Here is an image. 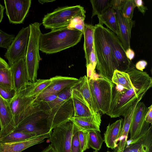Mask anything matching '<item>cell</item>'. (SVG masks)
I'll return each instance as SVG.
<instances>
[{
    "label": "cell",
    "mask_w": 152,
    "mask_h": 152,
    "mask_svg": "<svg viewBox=\"0 0 152 152\" xmlns=\"http://www.w3.org/2000/svg\"><path fill=\"white\" fill-rule=\"evenodd\" d=\"M15 38L13 34H9L0 29V47L7 49Z\"/></svg>",
    "instance_id": "38"
},
{
    "label": "cell",
    "mask_w": 152,
    "mask_h": 152,
    "mask_svg": "<svg viewBox=\"0 0 152 152\" xmlns=\"http://www.w3.org/2000/svg\"><path fill=\"white\" fill-rule=\"evenodd\" d=\"M123 152H150L140 143H135L126 146Z\"/></svg>",
    "instance_id": "40"
},
{
    "label": "cell",
    "mask_w": 152,
    "mask_h": 152,
    "mask_svg": "<svg viewBox=\"0 0 152 152\" xmlns=\"http://www.w3.org/2000/svg\"><path fill=\"white\" fill-rule=\"evenodd\" d=\"M111 81L113 84L120 85L126 90L130 89L132 87L129 76L127 72L115 70L113 72Z\"/></svg>",
    "instance_id": "27"
},
{
    "label": "cell",
    "mask_w": 152,
    "mask_h": 152,
    "mask_svg": "<svg viewBox=\"0 0 152 152\" xmlns=\"http://www.w3.org/2000/svg\"><path fill=\"white\" fill-rule=\"evenodd\" d=\"M50 78L51 83L37 97V100L49 94H59L64 89L74 86L79 81V79L76 78L61 76H56Z\"/></svg>",
    "instance_id": "18"
},
{
    "label": "cell",
    "mask_w": 152,
    "mask_h": 152,
    "mask_svg": "<svg viewBox=\"0 0 152 152\" xmlns=\"http://www.w3.org/2000/svg\"><path fill=\"white\" fill-rule=\"evenodd\" d=\"M87 68V77L88 79L91 77L93 73L95 71L91 65L89 64L86 66Z\"/></svg>",
    "instance_id": "48"
},
{
    "label": "cell",
    "mask_w": 152,
    "mask_h": 152,
    "mask_svg": "<svg viewBox=\"0 0 152 152\" xmlns=\"http://www.w3.org/2000/svg\"><path fill=\"white\" fill-rule=\"evenodd\" d=\"M145 120L146 122L151 124H152V105H151L149 107V109L147 113L145 118Z\"/></svg>",
    "instance_id": "47"
},
{
    "label": "cell",
    "mask_w": 152,
    "mask_h": 152,
    "mask_svg": "<svg viewBox=\"0 0 152 152\" xmlns=\"http://www.w3.org/2000/svg\"><path fill=\"white\" fill-rule=\"evenodd\" d=\"M86 17L76 16L71 20L67 28L70 29H75L83 32Z\"/></svg>",
    "instance_id": "36"
},
{
    "label": "cell",
    "mask_w": 152,
    "mask_h": 152,
    "mask_svg": "<svg viewBox=\"0 0 152 152\" xmlns=\"http://www.w3.org/2000/svg\"><path fill=\"white\" fill-rule=\"evenodd\" d=\"M50 134L37 136L17 142L1 143L2 152H21L31 146L43 142L45 139L49 137Z\"/></svg>",
    "instance_id": "21"
},
{
    "label": "cell",
    "mask_w": 152,
    "mask_h": 152,
    "mask_svg": "<svg viewBox=\"0 0 152 152\" xmlns=\"http://www.w3.org/2000/svg\"><path fill=\"white\" fill-rule=\"evenodd\" d=\"M48 113L36 99L15 118L16 126L14 131L34 134L37 136L51 133L48 125Z\"/></svg>",
    "instance_id": "2"
},
{
    "label": "cell",
    "mask_w": 152,
    "mask_h": 152,
    "mask_svg": "<svg viewBox=\"0 0 152 152\" xmlns=\"http://www.w3.org/2000/svg\"><path fill=\"white\" fill-rule=\"evenodd\" d=\"M95 26L85 23L83 34L84 37L83 49L85 53L86 66L89 64V58L93 48Z\"/></svg>",
    "instance_id": "25"
},
{
    "label": "cell",
    "mask_w": 152,
    "mask_h": 152,
    "mask_svg": "<svg viewBox=\"0 0 152 152\" xmlns=\"http://www.w3.org/2000/svg\"><path fill=\"white\" fill-rule=\"evenodd\" d=\"M93 47L99 75L111 81L116 65L109 42V29L99 23L95 25Z\"/></svg>",
    "instance_id": "3"
},
{
    "label": "cell",
    "mask_w": 152,
    "mask_h": 152,
    "mask_svg": "<svg viewBox=\"0 0 152 152\" xmlns=\"http://www.w3.org/2000/svg\"><path fill=\"white\" fill-rule=\"evenodd\" d=\"M140 101L139 100L135 102L123 116L124 119L123 122H122L121 132L118 140L119 142L117 144V147L114 149V152H123L126 145L132 117L137 105Z\"/></svg>",
    "instance_id": "20"
},
{
    "label": "cell",
    "mask_w": 152,
    "mask_h": 152,
    "mask_svg": "<svg viewBox=\"0 0 152 152\" xmlns=\"http://www.w3.org/2000/svg\"><path fill=\"white\" fill-rule=\"evenodd\" d=\"M135 7L136 6L134 0H124L122 6L119 11L124 17L132 20Z\"/></svg>",
    "instance_id": "35"
},
{
    "label": "cell",
    "mask_w": 152,
    "mask_h": 152,
    "mask_svg": "<svg viewBox=\"0 0 152 152\" xmlns=\"http://www.w3.org/2000/svg\"><path fill=\"white\" fill-rule=\"evenodd\" d=\"M75 118H88L93 116V114L89 108L84 104L72 96Z\"/></svg>",
    "instance_id": "28"
},
{
    "label": "cell",
    "mask_w": 152,
    "mask_h": 152,
    "mask_svg": "<svg viewBox=\"0 0 152 152\" xmlns=\"http://www.w3.org/2000/svg\"><path fill=\"white\" fill-rule=\"evenodd\" d=\"M16 126L9 100L0 95V138L13 131Z\"/></svg>",
    "instance_id": "15"
},
{
    "label": "cell",
    "mask_w": 152,
    "mask_h": 152,
    "mask_svg": "<svg viewBox=\"0 0 152 152\" xmlns=\"http://www.w3.org/2000/svg\"><path fill=\"white\" fill-rule=\"evenodd\" d=\"M152 125L149 126L146 131L135 139L127 140L126 146L135 143H140L142 144L150 152L152 150Z\"/></svg>",
    "instance_id": "29"
},
{
    "label": "cell",
    "mask_w": 152,
    "mask_h": 152,
    "mask_svg": "<svg viewBox=\"0 0 152 152\" xmlns=\"http://www.w3.org/2000/svg\"><path fill=\"white\" fill-rule=\"evenodd\" d=\"M96 58L94 53L93 47L89 56V64H91L93 69L95 70L96 66Z\"/></svg>",
    "instance_id": "45"
},
{
    "label": "cell",
    "mask_w": 152,
    "mask_h": 152,
    "mask_svg": "<svg viewBox=\"0 0 152 152\" xmlns=\"http://www.w3.org/2000/svg\"><path fill=\"white\" fill-rule=\"evenodd\" d=\"M109 34L110 44L116 70L127 72L135 68L133 63L127 58L125 51L116 34L109 29Z\"/></svg>",
    "instance_id": "11"
},
{
    "label": "cell",
    "mask_w": 152,
    "mask_h": 152,
    "mask_svg": "<svg viewBox=\"0 0 152 152\" xmlns=\"http://www.w3.org/2000/svg\"><path fill=\"white\" fill-rule=\"evenodd\" d=\"M0 86L10 89H14L10 66L0 69Z\"/></svg>",
    "instance_id": "33"
},
{
    "label": "cell",
    "mask_w": 152,
    "mask_h": 152,
    "mask_svg": "<svg viewBox=\"0 0 152 152\" xmlns=\"http://www.w3.org/2000/svg\"><path fill=\"white\" fill-rule=\"evenodd\" d=\"M41 23L35 22L29 25L30 35L26 56V62L29 81L35 82L37 80V71L40 61L39 43Z\"/></svg>",
    "instance_id": "7"
},
{
    "label": "cell",
    "mask_w": 152,
    "mask_h": 152,
    "mask_svg": "<svg viewBox=\"0 0 152 152\" xmlns=\"http://www.w3.org/2000/svg\"><path fill=\"white\" fill-rule=\"evenodd\" d=\"M10 66L0 56V69L9 67Z\"/></svg>",
    "instance_id": "50"
},
{
    "label": "cell",
    "mask_w": 152,
    "mask_h": 152,
    "mask_svg": "<svg viewBox=\"0 0 152 152\" xmlns=\"http://www.w3.org/2000/svg\"><path fill=\"white\" fill-rule=\"evenodd\" d=\"M99 24L105 25L108 29L116 34H119L118 25L115 10L112 7L109 8L101 15L97 16Z\"/></svg>",
    "instance_id": "24"
},
{
    "label": "cell",
    "mask_w": 152,
    "mask_h": 152,
    "mask_svg": "<svg viewBox=\"0 0 152 152\" xmlns=\"http://www.w3.org/2000/svg\"><path fill=\"white\" fill-rule=\"evenodd\" d=\"M51 82L50 78L37 80L35 82L32 83L31 87L26 96L37 97L50 85Z\"/></svg>",
    "instance_id": "30"
},
{
    "label": "cell",
    "mask_w": 152,
    "mask_h": 152,
    "mask_svg": "<svg viewBox=\"0 0 152 152\" xmlns=\"http://www.w3.org/2000/svg\"><path fill=\"white\" fill-rule=\"evenodd\" d=\"M127 72L132 84L129 90L113 87L111 102L106 114L111 118L124 116L129 108L139 100H141L152 86V79L145 72L134 68Z\"/></svg>",
    "instance_id": "1"
},
{
    "label": "cell",
    "mask_w": 152,
    "mask_h": 152,
    "mask_svg": "<svg viewBox=\"0 0 152 152\" xmlns=\"http://www.w3.org/2000/svg\"><path fill=\"white\" fill-rule=\"evenodd\" d=\"M149 107L142 102L138 104L131 123L129 132V140H134L144 133L149 127V124L145 120L146 114Z\"/></svg>",
    "instance_id": "14"
},
{
    "label": "cell",
    "mask_w": 152,
    "mask_h": 152,
    "mask_svg": "<svg viewBox=\"0 0 152 152\" xmlns=\"http://www.w3.org/2000/svg\"><path fill=\"white\" fill-rule=\"evenodd\" d=\"M73 86L64 90L58 94L56 98L52 101L46 103L40 102L45 107L46 110L49 112L50 109L72 96Z\"/></svg>",
    "instance_id": "31"
},
{
    "label": "cell",
    "mask_w": 152,
    "mask_h": 152,
    "mask_svg": "<svg viewBox=\"0 0 152 152\" xmlns=\"http://www.w3.org/2000/svg\"><path fill=\"white\" fill-rule=\"evenodd\" d=\"M14 89H10L0 86V95L4 99L9 100L12 98L15 95Z\"/></svg>",
    "instance_id": "41"
},
{
    "label": "cell",
    "mask_w": 152,
    "mask_h": 152,
    "mask_svg": "<svg viewBox=\"0 0 152 152\" xmlns=\"http://www.w3.org/2000/svg\"><path fill=\"white\" fill-rule=\"evenodd\" d=\"M112 0H91L92 11L91 18L95 15L100 16L109 8L111 7Z\"/></svg>",
    "instance_id": "32"
},
{
    "label": "cell",
    "mask_w": 152,
    "mask_h": 152,
    "mask_svg": "<svg viewBox=\"0 0 152 152\" xmlns=\"http://www.w3.org/2000/svg\"><path fill=\"white\" fill-rule=\"evenodd\" d=\"M79 128L75 125L72 139L71 152H81L78 137Z\"/></svg>",
    "instance_id": "39"
},
{
    "label": "cell",
    "mask_w": 152,
    "mask_h": 152,
    "mask_svg": "<svg viewBox=\"0 0 152 152\" xmlns=\"http://www.w3.org/2000/svg\"><path fill=\"white\" fill-rule=\"evenodd\" d=\"M124 0H112L111 7L114 10L120 11L123 5Z\"/></svg>",
    "instance_id": "44"
},
{
    "label": "cell",
    "mask_w": 152,
    "mask_h": 152,
    "mask_svg": "<svg viewBox=\"0 0 152 152\" xmlns=\"http://www.w3.org/2000/svg\"><path fill=\"white\" fill-rule=\"evenodd\" d=\"M78 137L81 152H84L90 148L88 145V131H82L79 129L78 131Z\"/></svg>",
    "instance_id": "37"
},
{
    "label": "cell",
    "mask_w": 152,
    "mask_h": 152,
    "mask_svg": "<svg viewBox=\"0 0 152 152\" xmlns=\"http://www.w3.org/2000/svg\"><path fill=\"white\" fill-rule=\"evenodd\" d=\"M31 0H4L6 14L10 23H23L30 8Z\"/></svg>",
    "instance_id": "12"
},
{
    "label": "cell",
    "mask_w": 152,
    "mask_h": 152,
    "mask_svg": "<svg viewBox=\"0 0 152 152\" xmlns=\"http://www.w3.org/2000/svg\"><path fill=\"white\" fill-rule=\"evenodd\" d=\"M74 115L72 96L50 109L48 117V125L52 130L55 127L69 120Z\"/></svg>",
    "instance_id": "10"
},
{
    "label": "cell",
    "mask_w": 152,
    "mask_h": 152,
    "mask_svg": "<svg viewBox=\"0 0 152 152\" xmlns=\"http://www.w3.org/2000/svg\"><path fill=\"white\" fill-rule=\"evenodd\" d=\"M16 93L26 88L30 83L26 62V57L10 66Z\"/></svg>",
    "instance_id": "16"
},
{
    "label": "cell",
    "mask_w": 152,
    "mask_h": 152,
    "mask_svg": "<svg viewBox=\"0 0 152 152\" xmlns=\"http://www.w3.org/2000/svg\"><path fill=\"white\" fill-rule=\"evenodd\" d=\"M86 11L80 5L59 7L46 14L42 23L45 28L51 30L67 27L75 16L86 17Z\"/></svg>",
    "instance_id": "6"
},
{
    "label": "cell",
    "mask_w": 152,
    "mask_h": 152,
    "mask_svg": "<svg viewBox=\"0 0 152 152\" xmlns=\"http://www.w3.org/2000/svg\"><path fill=\"white\" fill-rule=\"evenodd\" d=\"M32 83L30 82L26 88L16 93L12 98L9 100L14 120L25 108L36 99L35 96H26L31 87Z\"/></svg>",
    "instance_id": "17"
},
{
    "label": "cell",
    "mask_w": 152,
    "mask_h": 152,
    "mask_svg": "<svg viewBox=\"0 0 152 152\" xmlns=\"http://www.w3.org/2000/svg\"><path fill=\"white\" fill-rule=\"evenodd\" d=\"M136 6L138 10L143 15L148 10L147 7L144 6L143 2L142 0H134Z\"/></svg>",
    "instance_id": "42"
},
{
    "label": "cell",
    "mask_w": 152,
    "mask_h": 152,
    "mask_svg": "<svg viewBox=\"0 0 152 152\" xmlns=\"http://www.w3.org/2000/svg\"><path fill=\"white\" fill-rule=\"evenodd\" d=\"M79 129L82 131L96 130L100 132V126L101 122V116L99 113L93 116L88 118H75L69 119Z\"/></svg>",
    "instance_id": "23"
},
{
    "label": "cell",
    "mask_w": 152,
    "mask_h": 152,
    "mask_svg": "<svg viewBox=\"0 0 152 152\" xmlns=\"http://www.w3.org/2000/svg\"><path fill=\"white\" fill-rule=\"evenodd\" d=\"M34 134L13 131L0 138V143H8L21 141L37 137Z\"/></svg>",
    "instance_id": "26"
},
{
    "label": "cell",
    "mask_w": 152,
    "mask_h": 152,
    "mask_svg": "<svg viewBox=\"0 0 152 152\" xmlns=\"http://www.w3.org/2000/svg\"><path fill=\"white\" fill-rule=\"evenodd\" d=\"M30 35L29 26L19 31L5 53L10 66L26 56Z\"/></svg>",
    "instance_id": "9"
},
{
    "label": "cell",
    "mask_w": 152,
    "mask_h": 152,
    "mask_svg": "<svg viewBox=\"0 0 152 152\" xmlns=\"http://www.w3.org/2000/svg\"><path fill=\"white\" fill-rule=\"evenodd\" d=\"M115 10L118 27V37L126 51L130 48L131 30L135 26V21L124 17L119 10Z\"/></svg>",
    "instance_id": "19"
},
{
    "label": "cell",
    "mask_w": 152,
    "mask_h": 152,
    "mask_svg": "<svg viewBox=\"0 0 152 152\" xmlns=\"http://www.w3.org/2000/svg\"><path fill=\"white\" fill-rule=\"evenodd\" d=\"M122 123V119L118 120L111 125L109 124L104 133V142L108 148L114 149L120 135Z\"/></svg>",
    "instance_id": "22"
},
{
    "label": "cell",
    "mask_w": 152,
    "mask_h": 152,
    "mask_svg": "<svg viewBox=\"0 0 152 152\" xmlns=\"http://www.w3.org/2000/svg\"><path fill=\"white\" fill-rule=\"evenodd\" d=\"M75 124L71 120L53 129L49 140L56 152H71L72 138Z\"/></svg>",
    "instance_id": "8"
},
{
    "label": "cell",
    "mask_w": 152,
    "mask_h": 152,
    "mask_svg": "<svg viewBox=\"0 0 152 152\" xmlns=\"http://www.w3.org/2000/svg\"><path fill=\"white\" fill-rule=\"evenodd\" d=\"M93 152H98V151H94ZM106 152H114V151H107Z\"/></svg>",
    "instance_id": "54"
},
{
    "label": "cell",
    "mask_w": 152,
    "mask_h": 152,
    "mask_svg": "<svg viewBox=\"0 0 152 152\" xmlns=\"http://www.w3.org/2000/svg\"><path fill=\"white\" fill-rule=\"evenodd\" d=\"M72 96L86 105L94 114L99 113L86 75L80 77L72 87Z\"/></svg>",
    "instance_id": "13"
},
{
    "label": "cell",
    "mask_w": 152,
    "mask_h": 152,
    "mask_svg": "<svg viewBox=\"0 0 152 152\" xmlns=\"http://www.w3.org/2000/svg\"><path fill=\"white\" fill-rule=\"evenodd\" d=\"M126 54L127 58L130 61H132L134 57L135 53L134 50L131 48L125 51Z\"/></svg>",
    "instance_id": "49"
},
{
    "label": "cell",
    "mask_w": 152,
    "mask_h": 152,
    "mask_svg": "<svg viewBox=\"0 0 152 152\" xmlns=\"http://www.w3.org/2000/svg\"><path fill=\"white\" fill-rule=\"evenodd\" d=\"M55 1V0H39L38 1L39 2L42 4L46 3L52 2Z\"/></svg>",
    "instance_id": "53"
},
{
    "label": "cell",
    "mask_w": 152,
    "mask_h": 152,
    "mask_svg": "<svg viewBox=\"0 0 152 152\" xmlns=\"http://www.w3.org/2000/svg\"><path fill=\"white\" fill-rule=\"evenodd\" d=\"M88 79L99 113L106 114L109 110L111 102L113 83L108 79L96 73L95 71L91 78Z\"/></svg>",
    "instance_id": "5"
},
{
    "label": "cell",
    "mask_w": 152,
    "mask_h": 152,
    "mask_svg": "<svg viewBox=\"0 0 152 152\" xmlns=\"http://www.w3.org/2000/svg\"><path fill=\"white\" fill-rule=\"evenodd\" d=\"M83 32L67 27L41 33L39 37V50L47 54L59 52L73 47L80 41Z\"/></svg>",
    "instance_id": "4"
},
{
    "label": "cell",
    "mask_w": 152,
    "mask_h": 152,
    "mask_svg": "<svg viewBox=\"0 0 152 152\" xmlns=\"http://www.w3.org/2000/svg\"><path fill=\"white\" fill-rule=\"evenodd\" d=\"M41 152H56L52 146L50 144Z\"/></svg>",
    "instance_id": "51"
},
{
    "label": "cell",
    "mask_w": 152,
    "mask_h": 152,
    "mask_svg": "<svg viewBox=\"0 0 152 152\" xmlns=\"http://www.w3.org/2000/svg\"><path fill=\"white\" fill-rule=\"evenodd\" d=\"M0 152H2L1 150V143H0Z\"/></svg>",
    "instance_id": "55"
},
{
    "label": "cell",
    "mask_w": 152,
    "mask_h": 152,
    "mask_svg": "<svg viewBox=\"0 0 152 152\" xmlns=\"http://www.w3.org/2000/svg\"><path fill=\"white\" fill-rule=\"evenodd\" d=\"M147 62L145 60L139 61L136 63L135 65V68L138 70L143 71V70L147 66Z\"/></svg>",
    "instance_id": "46"
},
{
    "label": "cell",
    "mask_w": 152,
    "mask_h": 152,
    "mask_svg": "<svg viewBox=\"0 0 152 152\" xmlns=\"http://www.w3.org/2000/svg\"><path fill=\"white\" fill-rule=\"evenodd\" d=\"M88 131V145L89 148H91L95 151H99L104 142V140L100 134L101 132L96 130H90Z\"/></svg>",
    "instance_id": "34"
},
{
    "label": "cell",
    "mask_w": 152,
    "mask_h": 152,
    "mask_svg": "<svg viewBox=\"0 0 152 152\" xmlns=\"http://www.w3.org/2000/svg\"><path fill=\"white\" fill-rule=\"evenodd\" d=\"M58 94H51L44 96L38 100H37L42 103H48L55 99L57 97Z\"/></svg>",
    "instance_id": "43"
},
{
    "label": "cell",
    "mask_w": 152,
    "mask_h": 152,
    "mask_svg": "<svg viewBox=\"0 0 152 152\" xmlns=\"http://www.w3.org/2000/svg\"><path fill=\"white\" fill-rule=\"evenodd\" d=\"M5 7L0 3V23L2 21L3 17V13Z\"/></svg>",
    "instance_id": "52"
}]
</instances>
